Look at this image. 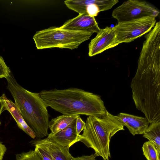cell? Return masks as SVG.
<instances>
[{"label":"cell","mask_w":160,"mask_h":160,"mask_svg":"<svg viewBox=\"0 0 160 160\" xmlns=\"http://www.w3.org/2000/svg\"><path fill=\"white\" fill-rule=\"evenodd\" d=\"M97 156L95 153L90 155H83L80 157H72L71 160H96L95 159Z\"/></svg>","instance_id":"cell-22"},{"label":"cell","mask_w":160,"mask_h":160,"mask_svg":"<svg viewBox=\"0 0 160 160\" xmlns=\"http://www.w3.org/2000/svg\"><path fill=\"white\" fill-rule=\"evenodd\" d=\"M136 108L150 124L160 121V47L143 44L135 76L130 83Z\"/></svg>","instance_id":"cell-1"},{"label":"cell","mask_w":160,"mask_h":160,"mask_svg":"<svg viewBox=\"0 0 160 160\" xmlns=\"http://www.w3.org/2000/svg\"><path fill=\"white\" fill-rule=\"evenodd\" d=\"M117 116L124 126L127 128L133 136L143 134L150 124L145 117L122 112Z\"/></svg>","instance_id":"cell-11"},{"label":"cell","mask_w":160,"mask_h":160,"mask_svg":"<svg viewBox=\"0 0 160 160\" xmlns=\"http://www.w3.org/2000/svg\"><path fill=\"white\" fill-rule=\"evenodd\" d=\"M85 125V122H84L79 115L76 118V128L77 135L78 136L81 131L83 130Z\"/></svg>","instance_id":"cell-21"},{"label":"cell","mask_w":160,"mask_h":160,"mask_svg":"<svg viewBox=\"0 0 160 160\" xmlns=\"http://www.w3.org/2000/svg\"><path fill=\"white\" fill-rule=\"evenodd\" d=\"M155 18L147 17L118 22L112 28L119 43L130 42L148 33L156 24Z\"/></svg>","instance_id":"cell-7"},{"label":"cell","mask_w":160,"mask_h":160,"mask_svg":"<svg viewBox=\"0 0 160 160\" xmlns=\"http://www.w3.org/2000/svg\"><path fill=\"white\" fill-rule=\"evenodd\" d=\"M6 151L7 148L5 145L0 141V160H2Z\"/></svg>","instance_id":"cell-23"},{"label":"cell","mask_w":160,"mask_h":160,"mask_svg":"<svg viewBox=\"0 0 160 160\" xmlns=\"http://www.w3.org/2000/svg\"><path fill=\"white\" fill-rule=\"evenodd\" d=\"M142 150L147 160H160V151L152 142L148 141L144 142Z\"/></svg>","instance_id":"cell-17"},{"label":"cell","mask_w":160,"mask_h":160,"mask_svg":"<svg viewBox=\"0 0 160 160\" xmlns=\"http://www.w3.org/2000/svg\"><path fill=\"white\" fill-rule=\"evenodd\" d=\"M92 34L52 27L37 31L33 39L38 49L59 48L73 50L89 39Z\"/></svg>","instance_id":"cell-5"},{"label":"cell","mask_w":160,"mask_h":160,"mask_svg":"<svg viewBox=\"0 0 160 160\" xmlns=\"http://www.w3.org/2000/svg\"><path fill=\"white\" fill-rule=\"evenodd\" d=\"M32 144L35 147V149L37 151L43 160H52L49 153L42 146L36 143H32Z\"/></svg>","instance_id":"cell-19"},{"label":"cell","mask_w":160,"mask_h":160,"mask_svg":"<svg viewBox=\"0 0 160 160\" xmlns=\"http://www.w3.org/2000/svg\"><path fill=\"white\" fill-rule=\"evenodd\" d=\"M11 72L3 58L0 56V78H6L9 76Z\"/></svg>","instance_id":"cell-20"},{"label":"cell","mask_w":160,"mask_h":160,"mask_svg":"<svg viewBox=\"0 0 160 160\" xmlns=\"http://www.w3.org/2000/svg\"><path fill=\"white\" fill-rule=\"evenodd\" d=\"M119 44L113 28L107 27L101 29L96 36L91 40L88 45V55L95 56Z\"/></svg>","instance_id":"cell-9"},{"label":"cell","mask_w":160,"mask_h":160,"mask_svg":"<svg viewBox=\"0 0 160 160\" xmlns=\"http://www.w3.org/2000/svg\"><path fill=\"white\" fill-rule=\"evenodd\" d=\"M60 27L62 29L92 34L97 33L101 29L94 17L85 14H79L67 21Z\"/></svg>","instance_id":"cell-10"},{"label":"cell","mask_w":160,"mask_h":160,"mask_svg":"<svg viewBox=\"0 0 160 160\" xmlns=\"http://www.w3.org/2000/svg\"><path fill=\"white\" fill-rule=\"evenodd\" d=\"M143 135V138L154 143L160 151V121L150 123Z\"/></svg>","instance_id":"cell-16"},{"label":"cell","mask_w":160,"mask_h":160,"mask_svg":"<svg viewBox=\"0 0 160 160\" xmlns=\"http://www.w3.org/2000/svg\"><path fill=\"white\" fill-rule=\"evenodd\" d=\"M117 0H67L64 3L69 9L79 14L94 17L101 11L111 9L118 2Z\"/></svg>","instance_id":"cell-8"},{"label":"cell","mask_w":160,"mask_h":160,"mask_svg":"<svg viewBox=\"0 0 160 160\" xmlns=\"http://www.w3.org/2000/svg\"><path fill=\"white\" fill-rule=\"evenodd\" d=\"M159 12L157 8L146 1L129 0L114 9L112 16L118 22H121L147 17L156 18Z\"/></svg>","instance_id":"cell-6"},{"label":"cell","mask_w":160,"mask_h":160,"mask_svg":"<svg viewBox=\"0 0 160 160\" xmlns=\"http://www.w3.org/2000/svg\"><path fill=\"white\" fill-rule=\"evenodd\" d=\"M32 143L42 146L51 155L52 160H71L72 156L69 152L70 147H63L46 139H37Z\"/></svg>","instance_id":"cell-13"},{"label":"cell","mask_w":160,"mask_h":160,"mask_svg":"<svg viewBox=\"0 0 160 160\" xmlns=\"http://www.w3.org/2000/svg\"><path fill=\"white\" fill-rule=\"evenodd\" d=\"M7 88L24 120L41 139L48 136L49 114L48 106L40 93L29 91L19 84L11 72L6 78Z\"/></svg>","instance_id":"cell-3"},{"label":"cell","mask_w":160,"mask_h":160,"mask_svg":"<svg viewBox=\"0 0 160 160\" xmlns=\"http://www.w3.org/2000/svg\"><path fill=\"white\" fill-rule=\"evenodd\" d=\"M5 106V102L1 96L0 97V116L1 113L6 110ZM1 124V122L0 120V124Z\"/></svg>","instance_id":"cell-24"},{"label":"cell","mask_w":160,"mask_h":160,"mask_svg":"<svg viewBox=\"0 0 160 160\" xmlns=\"http://www.w3.org/2000/svg\"><path fill=\"white\" fill-rule=\"evenodd\" d=\"M76 119L65 128L53 134L50 133L46 139L63 147H70L76 143L78 136L76 128Z\"/></svg>","instance_id":"cell-12"},{"label":"cell","mask_w":160,"mask_h":160,"mask_svg":"<svg viewBox=\"0 0 160 160\" xmlns=\"http://www.w3.org/2000/svg\"><path fill=\"white\" fill-rule=\"evenodd\" d=\"M5 104L6 110L11 114L19 128L33 139L36 137L34 132L27 124L15 103L8 99L4 94L2 96Z\"/></svg>","instance_id":"cell-14"},{"label":"cell","mask_w":160,"mask_h":160,"mask_svg":"<svg viewBox=\"0 0 160 160\" xmlns=\"http://www.w3.org/2000/svg\"><path fill=\"white\" fill-rule=\"evenodd\" d=\"M16 159V160H43L35 149L17 154Z\"/></svg>","instance_id":"cell-18"},{"label":"cell","mask_w":160,"mask_h":160,"mask_svg":"<svg viewBox=\"0 0 160 160\" xmlns=\"http://www.w3.org/2000/svg\"><path fill=\"white\" fill-rule=\"evenodd\" d=\"M124 126L117 116L107 110L100 117L88 116L83 133L78 136L76 142H82L92 148L97 156L109 160L111 138L118 132L124 130Z\"/></svg>","instance_id":"cell-4"},{"label":"cell","mask_w":160,"mask_h":160,"mask_svg":"<svg viewBox=\"0 0 160 160\" xmlns=\"http://www.w3.org/2000/svg\"><path fill=\"white\" fill-rule=\"evenodd\" d=\"M79 115H68L62 114L52 118L49 123L51 133L54 134L66 128Z\"/></svg>","instance_id":"cell-15"},{"label":"cell","mask_w":160,"mask_h":160,"mask_svg":"<svg viewBox=\"0 0 160 160\" xmlns=\"http://www.w3.org/2000/svg\"><path fill=\"white\" fill-rule=\"evenodd\" d=\"M39 93L48 107L62 114L98 117L107 110L100 96L81 89L55 88Z\"/></svg>","instance_id":"cell-2"}]
</instances>
